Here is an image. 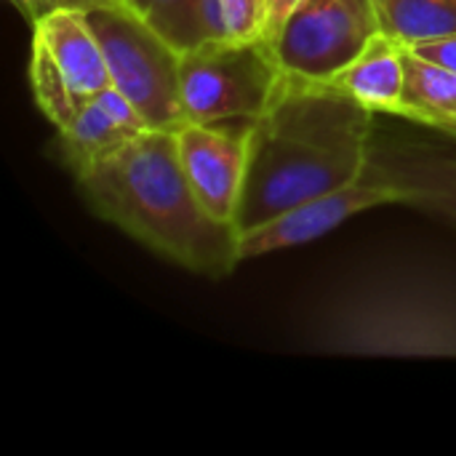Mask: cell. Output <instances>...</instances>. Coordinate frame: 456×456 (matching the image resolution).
Masks as SVG:
<instances>
[{
  "instance_id": "13",
  "label": "cell",
  "mask_w": 456,
  "mask_h": 456,
  "mask_svg": "<svg viewBox=\"0 0 456 456\" xmlns=\"http://www.w3.org/2000/svg\"><path fill=\"white\" fill-rule=\"evenodd\" d=\"M401 118L419 120L456 139V72L419 56L403 45V94L398 112Z\"/></svg>"
},
{
  "instance_id": "7",
  "label": "cell",
  "mask_w": 456,
  "mask_h": 456,
  "mask_svg": "<svg viewBox=\"0 0 456 456\" xmlns=\"http://www.w3.org/2000/svg\"><path fill=\"white\" fill-rule=\"evenodd\" d=\"M379 32L374 0H302L273 45L286 72L331 80Z\"/></svg>"
},
{
  "instance_id": "20",
  "label": "cell",
  "mask_w": 456,
  "mask_h": 456,
  "mask_svg": "<svg viewBox=\"0 0 456 456\" xmlns=\"http://www.w3.org/2000/svg\"><path fill=\"white\" fill-rule=\"evenodd\" d=\"M13 3V8L29 21V24H35V19H37V0H11Z\"/></svg>"
},
{
  "instance_id": "21",
  "label": "cell",
  "mask_w": 456,
  "mask_h": 456,
  "mask_svg": "<svg viewBox=\"0 0 456 456\" xmlns=\"http://www.w3.org/2000/svg\"><path fill=\"white\" fill-rule=\"evenodd\" d=\"M120 3H126L128 8L139 11L142 16H147V11H150V0H120Z\"/></svg>"
},
{
  "instance_id": "11",
  "label": "cell",
  "mask_w": 456,
  "mask_h": 456,
  "mask_svg": "<svg viewBox=\"0 0 456 456\" xmlns=\"http://www.w3.org/2000/svg\"><path fill=\"white\" fill-rule=\"evenodd\" d=\"M144 131H150V123L139 110L118 88H107L59 128L56 142L61 163L75 176Z\"/></svg>"
},
{
  "instance_id": "15",
  "label": "cell",
  "mask_w": 456,
  "mask_h": 456,
  "mask_svg": "<svg viewBox=\"0 0 456 456\" xmlns=\"http://www.w3.org/2000/svg\"><path fill=\"white\" fill-rule=\"evenodd\" d=\"M206 40H256L265 37L267 0H203Z\"/></svg>"
},
{
  "instance_id": "5",
  "label": "cell",
  "mask_w": 456,
  "mask_h": 456,
  "mask_svg": "<svg viewBox=\"0 0 456 456\" xmlns=\"http://www.w3.org/2000/svg\"><path fill=\"white\" fill-rule=\"evenodd\" d=\"M286 69L275 45L256 40H203L179 59L182 102L190 123L256 120L273 102Z\"/></svg>"
},
{
  "instance_id": "3",
  "label": "cell",
  "mask_w": 456,
  "mask_h": 456,
  "mask_svg": "<svg viewBox=\"0 0 456 456\" xmlns=\"http://www.w3.org/2000/svg\"><path fill=\"white\" fill-rule=\"evenodd\" d=\"M305 347L358 358H456V278L433 270L363 278L315 313Z\"/></svg>"
},
{
  "instance_id": "1",
  "label": "cell",
  "mask_w": 456,
  "mask_h": 456,
  "mask_svg": "<svg viewBox=\"0 0 456 456\" xmlns=\"http://www.w3.org/2000/svg\"><path fill=\"white\" fill-rule=\"evenodd\" d=\"M374 115L331 80L286 72L248 128L235 227L254 230L305 200L358 182L369 163Z\"/></svg>"
},
{
  "instance_id": "17",
  "label": "cell",
  "mask_w": 456,
  "mask_h": 456,
  "mask_svg": "<svg viewBox=\"0 0 456 456\" xmlns=\"http://www.w3.org/2000/svg\"><path fill=\"white\" fill-rule=\"evenodd\" d=\"M414 48L419 56L430 59V61H438L449 69L456 72V35L454 37H444V40H428V43H417V45H409Z\"/></svg>"
},
{
  "instance_id": "6",
  "label": "cell",
  "mask_w": 456,
  "mask_h": 456,
  "mask_svg": "<svg viewBox=\"0 0 456 456\" xmlns=\"http://www.w3.org/2000/svg\"><path fill=\"white\" fill-rule=\"evenodd\" d=\"M29 83L37 110L56 131L112 88L107 59L83 11H51L32 24Z\"/></svg>"
},
{
  "instance_id": "10",
  "label": "cell",
  "mask_w": 456,
  "mask_h": 456,
  "mask_svg": "<svg viewBox=\"0 0 456 456\" xmlns=\"http://www.w3.org/2000/svg\"><path fill=\"white\" fill-rule=\"evenodd\" d=\"M385 203H403L401 190L361 176L358 182H353L342 190L305 200V203L278 214L275 219L240 232V259H254L262 254L310 243V240L331 232L350 216L377 208V206H385Z\"/></svg>"
},
{
  "instance_id": "18",
  "label": "cell",
  "mask_w": 456,
  "mask_h": 456,
  "mask_svg": "<svg viewBox=\"0 0 456 456\" xmlns=\"http://www.w3.org/2000/svg\"><path fill=\"white\" fill-rule=\"evenodd\" d=\"M302 0H267V24H265V40H275L281 27L286 24V19L291 16V11L299 5Z\"/></svg>"
},
{
  "instance_id": "12",
  "label": "cell",
  "mask_w": 456,
  "mask_h": 456,
  "mask_svg": "<svg viewBox=\"0 0 456 456\" xmlns=\"http://www.w3.org/2000/svg\"><path fill=\"white\" fill-rule=\"evenodd\" d=\"M334 86L347 91L374 112H398L403 94V45L379 32L371 43L331 77Z\"/></svg>"
},
{
  "instance_id": "2",
  "label": "cell",
  "mask_w": 456,
  "mask_h": 456,
  "mask_svg": "<svg viewBox=\"0 0 456 456\" xmlns=\"http://www.w3.org/2000/svg\"><path fill=\"white\" fill-rule=\"evenodd\" d=\"M75 182L94 214L190 273L219 281L243 262L240 230L200 206L174 131L134 136L75 174Z\"/></svg>"
},
{
  "instance_id": "14",
  "label": "cell",
  "mask_w": 456,
  "mask_h": 456,
  "mask_svg": "<svg viewBox=\"0 0 456 456\" xmlns=\"http://www.w3.org/2000/svg\"><path fill=\"white\" fill-rule=\"evenodd\" d=\"M382 32L401 45L456 35V0H374Z\"/></svg>"
},
{
  "instance_id": "4",
  "label": "cell",
  "mask_w": 456,
  "mask_h": 456,
  "mask_svg": "<svg viewBox=\"0 0 456 456\" xmlns=\"http://www.w3.org/2000/svg\"><path fill=\"white\" fill-rule=\"evenodd\" d=\"M83 13L107 59L112 88L139 110L150 128L174 134L184 128L190 120L182 102V51L174 48L147 16L123 3Z\"/></svg>"
},
{
  "instance_id": "9",
  "label": "cell",
  "mask_w": 456,
  "mask_h": 456,
  "mask_svg": "<svg viewBox=\"0 0 456 456\" xmlns=\"http://www.w3.org/2000/svg\"><path fill=\"white\" fill-rule=\"evenodd\" d=\"M248 128L230 131L224 123L203 126L187 123L176 131L182 168L200 206L219 222L235 224L246 166H248Z\"/></svg>"
},
{
  "instance_id": "16",
  "label": "cell",
  "mask_w": 456,
  "mask_h": 456,
  "mask_svg": "<svg viewBox=\"0 0 456 456\" xmlns=\"http://www.w3.org/2000/svg\"><path fill=\"white\" fill-rule=\"evenodd\" d=\"M203 0H150V24L179 51H187L206 40L203 32Z\"/></svg>"
},
{
  "instance_id": "19",
  "label": "cell",
  "mask_w": 456,
  "mask_h": 456,
  "mask_svg": "<svg viewBox=\"0 0 456 456\" xmlns=\"http://www.w3.org/2000/svg\"><path fill=\"white\" fill-rule=\"evenodd\" d=\"M112 3H120V0H37V19L51 13V11H61V8H67V11H91V8L112 5Z\"/></svg>"
},
{
  "instance_id": "8",
  "label": "cell",
  "mask_w": 456,
  "mask_h": 456,
  "mask_svg": "<svg viewBox=\"0 0 456 456\" xmlns=\"http://www.w3.org/2000/svg\"><path fill=\"white\" fill-rule=\"evenodd\" d=\"M363 179L401 190L403 206L456 227V144L422 139H371Z\"/></svg>"
}]
</instances>
